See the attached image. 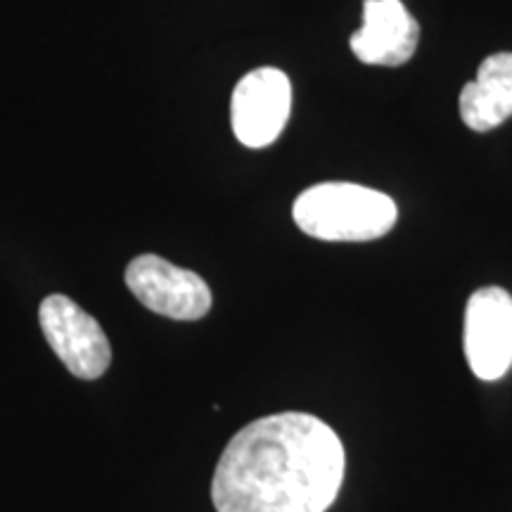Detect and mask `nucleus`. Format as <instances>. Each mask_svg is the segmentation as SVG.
Segmentation results:
<instances>
[{
  "instance_id": "20e7f679",
  "label": "nucleus",
  "mask_w": 512,
  "mask_h": 512,
  "mask_svg": "<svg viewBox=\"0 0 512 512\" xmlns=\"http://www.w3.org/2000/svg\"><path fill=\"white\" fill-rule=\"evenodd\" d=\"M126 285L145 309L171 320H200L211 311V290L200 275L157 254L136 256L126 268Z\"/></svg>"
},
{
  "instance_id": "f257e3e1",
  "label": "nucleus",
  "mask_w": 512,
  "mask_h": 512,
  "mask_svg": "<svg viewBox=\"0 0 512 512\" xmlns=\"http://www.w3.org/2000/svg\"><path fill=\"white\" fill-rule=\"evenodd\" d=\"M344 446L316 415L278 413L249 422L216 465V512H325L344 482Z\"/></svg>"
},
{
  "instance_id": "7ed1b4c3",
  "label": "nucleus",
  "mask_w": 512,
  "mask_h": 512,
  "mask_svg": "<svg viewBox=\"0 0 512 512\" xmlns=\"http://www.w3.org/2000/svg\"><path fill=\"white\" fill-rule=\"evenodd\" d=\"M41 330L50 349L79 380H98L112 363V347L105 330L91 313L64 294H50L38 309Z\"/></svg>"
},
{
  "instance_id": "423d86ee",
  "label": "nucleus",
  "mask_w": 512,
  "mask_h": 512,
  "mask_svg": "<svg viewBox=\"0 0 512 512\" xmlns=\"http://www.w3.org/2000/svg\"><path fill=\"white\" fill-rule=\"evenodd\" d=\"M465 356L479 380L494 382L512 366V297L503 287H482L465 309Z\"/></svg>"
},
{
  "instance_id": "6e6552de",
  "label": "nucleus",
  "mask_w": 512,
  "mask_h": 512,
  "mask_svg": "<svg viewBox=\"0 0 512 512\" xmlns=\"http://www.w3.org/2000/svg\"><path fill=\"white\" fill-rule=\"evenodd\" d=\"M460 117L477 133L494 131L512 117V53L489 55L475 81L460 93Z\"/></svg>"
},
{
  "instance_id": "f03ea898",
  "label": "nucleus",
  "mask_w": 512,
  "mask_h": 512,
  "mask_svg": "<svg viewBox=\"0 0 512 512\" xmlns=\"http://www.w3.org/2000/svg\"><path fill=\"white\" fill-rule=\"evenodd\" d=\"M299 230L325 242H368L394 228L396 202L380 190L356 183H318L292 207Z\"/></svg>"
},
{
  "instance_id": "39448f33",
  "label": "nucleus",
  "mask_w": 512,
  "mask_h": 512,
  "mask_svg": "<svg viewBox=\"0 0 512 512\" xmlns=\"http://www.w3.org/2000/svg\"><path fill=\"white\" fill-rule=\"evenodd\" d=\"M292 86L285 72L259 67L245 74L233 91L230 121L242 145L259 150L278 140L290 119Z\"/></svg>"
},
{
  "instance_id": "0eeeda50",
  "label": "nucleus",
  "mask_w": 512,
  "mask_h": 512,
  "mask_svg": "<svg viewBox=\"0 0 512 512\" xmlns=\"http://www.w3.org/2000/svg\"><path fill=\"white\" fill-rule=\"evenodd\" d=\"M420 27L401 0H366L363 27L351 36V50L363 64L399 67L418 48Z\"/></svg>"
}]
</instances>
